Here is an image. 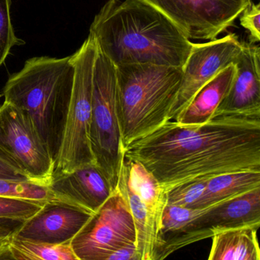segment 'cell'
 <instances>
[{
    "instance_id": "cell-6",
    "label": "cell",
    "mask_w": 260,
    "mask_h": 260,
    "mask_svg": "<svg viewBox=\"0 0 260 260\" xmlns=\"http://www.w3.org/2000/svg\"><path fill=\"white\" fill-rule=\"evenodd\" d=\"M116 66L98 49L93 72L90 142L95 164L113 190L125 158L116 103Z\"/></svg>"
},
{
    "instance_id": "cell-30",
    "label": "cell",
    "mask_w": 260,
    "mask_h": 260,
    "mask_svg": "<svg viewBox=\"0 0 260 260\" xmlns=\"http://www.w3.org/2000/svg\"><path fill=\"white\" fill-rule=\"evenodd\" d=\"M0 260H18L11 250L9 241L0 247Z\"/></svg>"
},
{
    "instance_id": "cell-10",
    "label": "cell",
    "mask_w": 260,
    "mask_h": 260,
    "mask_svg": "<svg viewBox=\"0 0 260 260\" xmlns=\"http://www.w3.org/2000/svg\"><path fill=\"white\" fill-rule=\"evenodd\" d=\"M158 9L188 39L213 40L230 27L251 0H142Z\"/></svg>"
},
{
    "instance_id": "cell-17",
    "label": "cell",
    "mask_w": 260,
    "mask_h": 260,
    "mask_svg": "<svg viewBox=\"0 0 260 260\" xmlns=\"http://www.w3.org/2000/svg\"><path fill=\"white\" fill-rule=\"evenodd\" d=\"M122 168L130 187L140 197L151 213L161 220L167 204V193L155 176L140 162L125 156Z\"/></svg>"
},
{
    "instance_id": "cell-19",
    "label": "cell",
    "mask_w": 260,
    "mask_h": 260,
    "mask_svg": "<svg viewBox=\"0 0 260 260\" xmlns=\"http://www.w3.org/2000/svg\"><path fill=\"white\" fill-rule=\"evenodd\" d=\"M0 197H13L33 201L47 202L56 200L47 186L27 180L0 179Z\"/></svg>"
},
{
    "instance_id": "cell-9",
    "label": "cell",
    "mask_w": 260,
    "mask_h": 260,
    "mask_svg": "<svg viewBox=\"0 0 260 260\" xmlns=\"http://www.w3.org/2000/svg\"><path fill=\"white\" fill-rule=\"evenodd\" d=\"M0 151L31 182L48 186L53 161L28 116L9 102L0 105Z\"/></svg>"
},
{
    "instance_id": "cell-31",
    "label": "cell",
    "mask_w": 260,
    "mask_h": 260,
    "mask_svg": "<svg viewBox=\"0 0 260 260\" xmlns=\"http://www.w3.org/2000/svg\"><path fill=\"white\" fill-rule=\"evenodd\" d=\"M10 238H0V247L9 242Z\"/></svg>"
},
{
    "instance_id": "cell-4",
    "label": "cell",
    "mask_w": 260,
    "mask_h": 260,
    "mask_svg": "<svg viewBox=\"0 0 260 260\" xmlns=\"http://www.w3.org/2000/svg\"><path fill=\"white\" fill-rule=\"evenodd\" d=\"M183 73V69L169 66H116V103L125 152L169 121Z\"/></svg>"
},
{
    "instance_id": "cell-11",
    "label": "cell",
    "mask_w": 260,
    "mask_h": 260,
    "mask_svg": "<svg viewBox=\"0 0 260 260\" xmlns=\"http://www.w3.org/2000/svg\"><path fill=\"white\" fill-rule=\"evenodd\" d=\"M242 50L243 42L233 33L209 42L192 43V50L183 67L180 91L169 112V121L175 120L209 81L235 63Z\"/></svg>"
},
{
    "instance_id": "cell-16",
    "label": "cell",
    "mask_w": 260,
    "mask_h": 260,
    "mask_svg": "<svg viewBox=\"0 0 260 260\" xmlns=\"http://www.w3.org/2000/svg\"><path fill=\"white\" fill-rule=\"evenodd\" d=\"M260 188V172L244 171L209 179L206 189L192 209H203Z\"/></svg>"
},
{
    "instance_id": "cell-22",
    "label": "cell",
    "mask_w": 260,
    "mask_h": 260,
    "mask_svg": "<svg viewBox=\"0 0 260 260\" xmlns=\"http://www.w3.org/2000/svg\"><path fill=\"white\" fill-rule=\"evenodd\" d=\"M201 212L203 209H188L166 204L162 215L160 238L184 227Z\"/></svg>"
},
{
    "instance_id": "cell-24",
    "label": "cell",
    "mask_w": 260,
    "mask_h": 260,
    "mask_svg": "<svg viewBox=\"0 0 260 260\" xmlns=\"http://www.w3.org/2000/svg\"><path fill=\"white\" fill-rule=\"evenodd\" d=\"M240 232L241 229H237L214 235L208 260H235Z\"/></svg>"
},
{
    "instance_id": "cell-12",
    "label": "cell",
    "mask_w": 260,
    "mask_h": 260,
    "mask_svg": "<svg viewBox=\"0 0 260 260\" xmlns=\"http://www.w3.org/2000/svg\"><path fill=\"white\" fill-rule=\"evenodd\" d=\"M93 214L57 199L50 200L24 221L13 238L35 244H70Z\"/></svg>"
},
{
    "instance_id": "cell-14",
    "label": "cell",
    "mask_w": 260,
    "mask_h": 260,
    "mask_svg": "<svg viewBox=\"0 0 260 260\" xmlns=\"http://www.w3.org/2000/svg\"><path fill=\"white\" fill-rule=\"evenodd\" d=\"M47 187L57 200L91 213H95L114 191L95 163L52 177Z\"/></svg>"
},
{
    "instance_id": "cell-27",
    "label": "cell",
    "mask_w": 260,
    "mask_h": 260,
    "mask_svg": "<svg viewBox=\"0 0 260 260\" xmlns=\"http://www.w3.org/2000/svg\"><path fill=\"white\" fill-rule=\"evenodd\" d=\"M0 179L6 180H27V176L18 165L0 151Z\"/></svg>"
},
{
    "instance_id": "cell-8",
    "label": "cell",
    "mask_w": 260,
    "mask_h": 260,
    "mask_svg": "<svg viewBox=\"0 0 260 260\" xmlns=\"http://www.w3.org/2000/svg\"><path fill=\"white\" fill-rule=\"evenodd\" d=\"M135 243L132 215L116 189L72 240L70 246L80 260H105Z\"/></svg>"
},
{
    "instance_id": "cell-28",
    "label": "cell",
    "mask_w": 260,
    "mask_h": 260,
    "mask_svg": "<svg viewBox=\"0 0 260 260\" xmlns=\"http://www.w3.org/2000/svg\"><path fill=\"white\" fill-rule=\"evenodd\" d=\"M26 220L0 218V238H11L17 233Z\"/></svg>"
},
{
    "instance_id": "cell-2",
    "label": "cell",
    "mask_w": 260,
    "mask_h": 260,
    "mask_svg": "<svg viewBox=\"0 0 260 260\" xmlns=\"http://www.w3.org/2000/svg\"><path fill=\"white\" fill-rule=\"evenodd\" d=\"M90 35L115 66L183 69L192 47L171 20L142 0H108L95 16Z\"/></svg>"
},
{
    "instance_id": "cell-32",
    "label": "cell",
    "mask_w": 260,
    "mask_h": 260,
    "mask_svg": "<svg viewBox=\"0 0 260 260\" xmlns=\"http://www.w3.org/2000/svg\"><path fill=\"white\" fill-rule=\"evenodd\" d=\"M0 97H1V95H0Z\"/></svg>"
},
{
    "instance_id": "cell-26",
    "label": "cell",
    "mask_w": 260,
    "mask_h": 260,
    "mask_svg": "<svg viewBox=\"0 0 260 260\" xmlns=\"http://www.w3.org/2000/svg\"><path fill=\"white\" fill-rule=\"evenodd\" d=\"M241 24L250 31V43L255 44L260 41V5L250 3L243 11Z\"/></svg>"
},
{
    "instance_id": "cell-29",
    "label": "cell",
    "mask_w": 260,
    "mask_h": 260,
    "mask_svg": "<svg viewBox=\"0 0 260 260\" xmlns=\"http://www.w3.org/2000/svg\"><path fill=\"white\" fill-rule=\"evenodd\" d=\"M105 260H141L135 244H128L110 255Z\"/></svg>"
},
{
    "instance_id": "cell-7",
    "label": "cell",
    "mask_w": 260,
    "mask_h": 260,
    "mask_svg": "<svg viewBox=\"0 0 260 260\" xmlns=\"http://www.w3.org/2000/svg\"><path fill=\"white\" fill-rule=\"evenodd\" d=\"M260 226V188L203 209L184 227L160 238L155 260L227 231Z\"/></svg>"
},
{
    "instance_id": "cell-15",
    "label": "cell",
    "mask_w": 260,
    "mask_h": 260,
    "mask_svg": "<svg viewBox=\"0 0 260 260\" xmlns=\"http://www.w3.org/2000/svg\"><path fill=\"white\" fill-rule=\"evenodd\" d=\"M235 72L234 63L221 70L199 90L174 121L183 126H200L212 120L232 86Z\"/></svg>"
},
{
    "instance_id": "cell-1",
    "label": "cell",
    "mask_w": 260,
    "mask_h": 260,
    "mask_svg": "<svg viewBox=\"0 0 260 260\" xmlns=\"http://www.w3.org/2000/svg\"><path fill=\"white\" fill-rule=\"evenodd\" d=\"M125 156L151 171L166 193L221 174L260 172V119L221 117L200 126L170 120L131 144Z\"/></svg>"
},
{
    "instance_id": "cell-20",
    "label": "cell",
    "mask_w": 260,
    "mask_h": 260,
    "mask_svg": "<svg viewBox=\"0 0 260 260\" xmlns=\"http://www.w3.org/2000/svg\"><path fill=\"white\" fill-rule=\"evenodd\" d=\"M46 202L0 197V218L27 220L38 212Z\"/></svg>"
},
{
    "instance_id": "cell-21",
    "label": "cell",
    "mask_w": 260,
    "mask_h": 260,
    "mask_svg": "<svg viewBox=\"0 0 260 260\" xmlns=\"http://www.w3.org/2000/svg\"><path fill=\"white\" fill-rule=\"evenodd\" d=\"M11 0H0V66L3 65L15 46L24 44L17 38L11 21Z\"/></svg>"
},
{
    "instance_id": "cell-23",
    "label": "cell",
    "mask_w": 260,
    "mask_h": 260,
    "mask_svg": "<svg viewBox=\"0 0 260 260\" xmlns=\"http://www.w3.org/2000/svg\"><path fill=\"white\" fill-rule=\"evenodd\" d=\"M207 180H198L176 186L167 192V204L192 209L203 196Z\"/></svg>"
},
{
    "instance_id": "cell-5",
    "label": "cell",
    "mask_w": 260,
    "mask_h": 260,
    "mask_svg": "<svg viewBox=\"0 0 260 260\" xmlns=\"http://www.w3.org/2000/svg\"><path fill=\"white\" fill-rule=\"evenodd\" d=\"M96 40L89 35L71 56L74 79L61 149L53 165L52 177L95 163L90 142L93 72L97 55Z\"/></svg>"
},
{
    "instance_id": "cell-25",
    "label": "cell",
    "mask_w": 260,
    "mask_h": 260,
    "mask_svg": "<svg viewBox=\"0 0 260 260\" xmlns=\"http://www.w3.org/2000/svg\"><path fill=\"white\" fill-rule=\"evenodd\" d=\"M258 230L256 228L241 229L235 260H260Z\"/></svg>"
},
{
    "instance_id": "cell-18",
    "label": "cell",
    "mask_w": 260,
    "mask_h": 260,
    "mask_svg": "<svg viewBox=\"0 0 260 260\" xmlns=\"http://www.w3.org/2000/svg\"><path fill=\"white\" fill-rule=\"evenodd\" d=\"M9 246L18 260H80L70 244H35L12 237L9 241Z\"/></svg>"
},
{
    "instance_id": "cell-3",
    "label": "cell",
    "mask_w": 260,
    "mask_h": 260,
    "mask_svg": "<svg viewBox=\"0 0 260 260\" xmlns=\"http://www.w3.org/2000/svg\"><path fill=\"white\" fill-rule=\"evenodd\" d=\"M73 79L71 56H40L27 59L3 90L5 102L28 116L53 165L62 143Z\"/></svg>"
},
{
    "instance_id": "cell-13",
    "label": "cell",
    "mask_w": 260,
    "mask_h": 260,
    "mask_svg": "<svg viewBox=\"0 0 260 260\" xmlns=\"http://www.w3.org/2000/svg\"><path fill=\"white\" fill-rule=\"evenodd\" d=\"M235 78L227 95L215 111L221 117L260 119V48L243 42V50L235 62Z\"/></svg>"
}]
</instances>
